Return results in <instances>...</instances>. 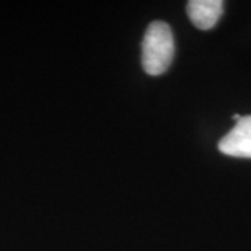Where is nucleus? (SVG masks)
<instances>
[{"label":"nucleus","instance_id":"4","mask_svg":"<svg viewBox=\"0 0 251 251\" xmlns=\"http://www.w3.org/2000/svg\"><path fill=\"white\" fill-rule=\"evenodd\" d=\"M240 117H242V116H240V115H237V113H234V115H233V119L236 120V122H237V120H239Z\"/></svg>","mask_w":251,"mask_h":251},{"label":"nucleus","instance_id":"3","mask_svg":"<svg viewBox=\"0 0 251 251\" xmlns=\"http://www.w3.org/2000/svg\"><path fill=\"white\" fill-rule=\"evenodd\" d=\"M224 13L222 0H191L187 3L190 21L198 29H211L218 24Z\"/></svg>","mask_w":251,"mask_h":251},{"label":"nucleus","instance_id":"1","mask_svg":"<svg viewBox=\"0 0 251 251\" xmlns=\"http://www.w3.org/2000/svg\"><path fill=\"white\" fill-rule=\"evenodd\" d=\"M175 39L171 27L163 21L151 23L143 39V67L148 75H161L171 67Z\"/></svg>","mask_w":251,"mask_h":251},{"label":"nucleus","instance_id":"2","mask_svg":"<svg viewBox=\"0 0 251 251\" xmlns=\"http://www.w3.org/2000/svg\"><path fill=\"white\" fill-rule=\"evenodd\" d=\"M218 148L227 156L251 159V115L240 117L233 128L221 138Z\"/></svg>","mask_w":251,"mask_h":251}]
</instances>
